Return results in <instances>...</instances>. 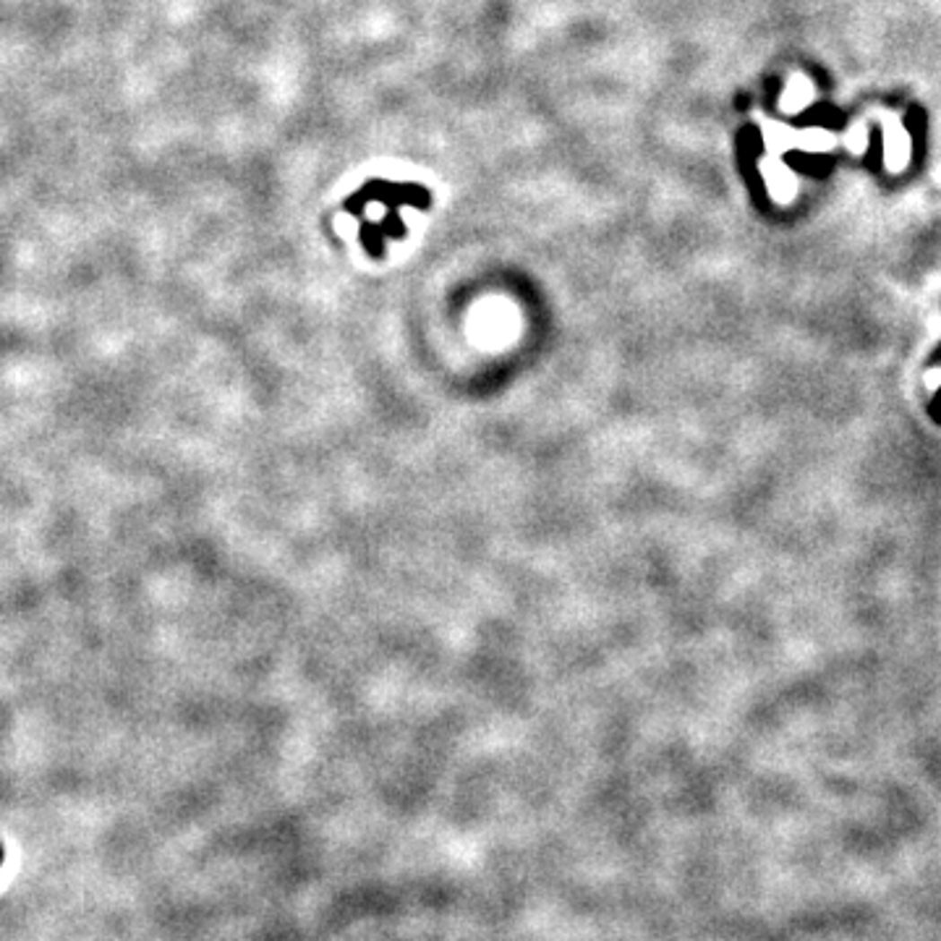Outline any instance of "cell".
<instances>
[{
    "mask_svg": "<svg viewBox=\"0 0 941 941\" xmlns=\"http://www.w3.org/2000/svg\"><path fill=\"white\" fill-rule=\"evenodd\" d=\"M911 157V139L900 126H886V165L892 170H902Z\"/></svg>",
    "mask_w": 941,
    "mask_h": 941,
    "instance_id": "6da1fadb",
    "label": "cell"
},
{
    "mask_svg": "<svg viewBox=\"0 0 941 941\" xmlns=\"http://www.w3.org/2000/svg\"><path fill=\"white\" fill-rule=\"evenodd\" d=\"M811 97H814L811 84H808L806 79H797V82H792V87H789L788 97H785V105H788L789 110H800V108H806V105L811 102Z\"/></svg>",
    "mask_w": 941,
    "mask_h": 941,
    "instance_id": "7a4b0ae2",
    "label": "cell"
}]
</instances>
